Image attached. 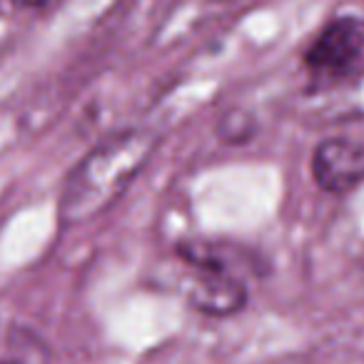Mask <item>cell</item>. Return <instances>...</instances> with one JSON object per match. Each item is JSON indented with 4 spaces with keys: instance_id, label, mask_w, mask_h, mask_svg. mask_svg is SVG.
<instances>
[{
    "instance_id": "3957f363",
    "label": "cell",
    "mask_w": 364,
    "mask_h": 364,
    "mask_svg": "<svg viewBox=\"0 0 364 364\" xmlns=\"http://www.w3.org/2000/svg\"><path fill=\"white\" fill-rule=\"evenodd\" d=\"M289 115L312 127L364 120V68L319 77L289 102Z\"/></svg>"
},
{
    "instance_id": "6da1fadb",
    "label": "cell",
    "mask_w": 364,
    "mask_h": 364,
    "mask_svg": "<svg viewBox=\"0 0 364 364\" xmlns=\"http://www.w3.org/2000/svg\"><path fill=\"white\" fill-rule=\"evenodd\" d=\"M160 137L152 130H122L95 145L65 177L58 220L63 228H80L100 218L125 195L142 167L155 155Z\"/></svg>"
},
{
    "instance_id": "277c9868",
    "label": "cell",
    "mask_w": 364,
    "mask_h": 364,
    "mask_svg": "<svg viewBox=\"0 0 364 364\" xmlns=\"http://www.w3.org/2000/svg\"><path fill=\"white\" fill-rule=\"evenodd\" d=\"M364 63V21L337 18L322 28L304 53V65L319 77L359 70Z\"/></svg>"
},
{
    "instance_id": "ba28073f",
    "label": "cell",
    "mask_w": 364,
    "mask_h": 364,
    "mask_svg": "<svg viewBox=\"0 0 364 364\" xmlns=\"http://www.w3.org/2000/svg\"><path fill=\"white\" fill-rule=\"evenodd\" d=\"M0 364H21V362H18V359H3Z\"/></svg>"
},
{
    "instance_id": "8992f818",
    "label": "cell",
    "mask_w": 364,
    "mask_h": 364,
    "mask_svg": "<svg viewBox=\"0 0 364 364\" xmlns=\"http://www.w3.org/2000/svg\"><path fill=\"white\" fill-rule=\"evenodd\" d=\"M257 125L255 120L242 110H228L218 122V135L223 137L230 145H240V142H247L255 135Z\"/></svg>"
},
{
    "instance_id": "52a82bcc",
    "label": "cell",
    "mask_w": 364,
    "mask_h": 364,
    "mask_svg": "<svg viewBox=\"0 0 364 364\" xmlns=\"http://www.w3.org/2000/svg\"><path fill=\"white\" fill-rule=\"evenodd\" d=\"M18 3H21V6H43V3H48V0H18Z\"/></svg>"
},
{
    "instance_id": "7a4b0ae2",
    "label": "cell",
    "mask_w": 364,
    "mask_h": 364,
    "mask_svg": "<svg viewBox=\"0 0 364 364\" xmlns=\"http://www.w3.org/2000/svg\"><path fill=\"white\" fill-rule=\"evenodd\" d=\"M155 284H162L165 289L175 292L188 302V307L208 314V317H230L245 309L247 304V287L235 272H228L223 267L213 264H200L182 259L175 255V259L155 269Z\"/></svg>"
},
{
    "instance_id": "5b68a950",
    "label": "cell",
    "mask_w": 364,
    "mask_h": 364,
    "mask_svg": "<svg viewBox=\"0 0 364 364\" xmlns=\"http://www.w3.org/2000/svg\"><path fill=\"white\" fill-rule=\"evenodd\" d=\"M312 177L324 193L347 195L364 182V145L349 137H327L312 152Z\"/></svg>"
}]
</instances>
